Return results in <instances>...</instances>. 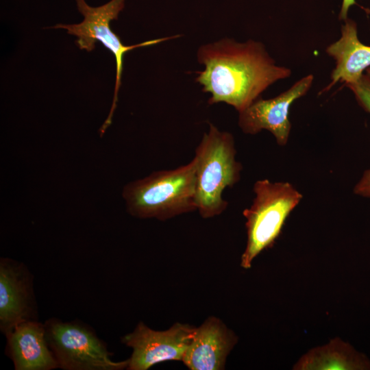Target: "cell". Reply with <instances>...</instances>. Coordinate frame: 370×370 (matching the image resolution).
Instances as JSON below:
<instances>
[{
	"label": "cell",
	"instance_id": "8",
	"mask_svg": "<svg viewBox=\"0 0 370 370\" xmlns=\"http://www.w3.org/2000/svg\"><path fill=\"white\" fill-rule=\"evenodd\" d=\"M313 81L314 76L309 74L273 98L259 97L238 112V126L247 134L254 135L263 130H267L274 136L279 145H286L291 130L288 119L290 108L295 101L309 91Z\"/></svg>",
	"mask_w": 370,
	"mask_h": 370
},
{
	"label": "cell",
	"instance_id": "17",
	"mask_svg": "<svg viewBox=\"0 0 370 370\" xmlns=\"http://www.w3.org/2000/svg\"><path fill=\"white\" fill-rule=\"evenodd\" d=\"M366 72H367V75L370 77V67L367 69Z\"/></svg>",
	"mask_w": 370,
	"mask_h": 370
},
{
	"label": "cell",
	"instance_id": "7",
	"mask_svg": "<svg viewBox=\"0 0 370 370\" xmlns=\"http://www.w3.org/2000/svg\"><path fill=\"white\" fill-rule=\"evenodd\" d=\"M195 329L188 324L175 323L166 330L156 331L140 322L132 332L122 338L133 351L127 369L147 370L165 361L182 362Z\"/></svg>",
	"mask_w": 370,
	"mask_h": 370
},
{
	"label": "cell",
	"instance_id": "5",
	"mask_svg": "<svg viewBox=\"0 0 370 370\" xmlns=\"http://www.w3.org/2000/svg\"><path fill=\"white\" fill-rule=\"evenodd\" d=\"M79 11L84 16L82 22L78 24H58L53 28L67 30L68 34L77 36L76 43L80 49L92 51L97 42H100L114 56L116 61V79L112 107L108 118L99 130L102 136L112 123V119L118 101V93L121 86L123 63L125 54L138 47L156 45L167 40L179 37V35L151 40L133 45H124L119 37L110 27V23L118 18L119 12L123 9L125 0H111L99 7L89 6L84 0H76Z\"/></svg>",
	"mask_w": 370,
	"mask_h": 370
},
{
	"label": "cell",
	"instance_id": "2",
	"mask_svg": "<svg viewBox=\"0 0 370 370\" xmlns=\"http://www.w3.org/2000/svg\"><path fill=\"white\" fill-rule=\"evenodd\" d=\"M123 197L130 214L164 221L197 210L195 158L174 169L156 171L126 185Z\"/></svg>",
	"mask_w": 370,
	"mask_h": 370
},
{
	"label": "cell",
	"instance_id": "16",
	"mask_svg": "<svg viewBox=\"0 0 370 370\" xmlns=\"http://www.w3.org/2000/svg\"><path fill=\"white\" fill-rule=\"evenodd\" d=\"M356 3V0H343L341 10L338 14L340 21H345L347 18V14L351 6Z\"/></svg>",
	"mask_w": 370,
	"mask_h": 370
},
{
	"label": "cell",
	"instance_id": "1",
	"mask_svg": "<svg viewBox=\"0 0 370 370\" xmlns=\"http://www.w3.org/2000/svg\"><path fill=\"white\" fill-rule=\"evenodd\" d=\"M198 62L204 70L195 81L211 94L210 104L224 102L238 112L249 106L275 82L289 77L291 70L278 65L258 41L238 42L230 38L202 45Z\"/></svg>",
	"mask_w": 370,
	"mask_h": 370
},
{
	"label": "cell",
	"instance_id": "10",
	"mask_svg": "<svg viewBox=\"0 0 370 370\" xmlns=\"http://www.w3.org/2000/svg\"><path fill=\"white\" fill-rule=\"evenodd\" d=\"M29 275L23 265L8 259L0 262V328L8 335L18 324L32 318Z\"/></svg>",
	"mask_w": 370,
	"mask_h": 370
},
{
	"label": "cell",
	"instance_id": "12",
	"mask_svg": "<svg viewBox=\"0 0 370 370\" xmlns=\"http://www.w3.org/2000/svg\"><path fill=\"white\" fill-rule=\"evenodd\" d=\"M344 22L341 38L325 50L336 62L327 90L338 82L345 83V86L357 82L363 71L370 67V46L358 39L355 21L347 18Z\"/></svg>",
	"mask_w": 370,
	"mask_h": 370
},
{
	"label": "cell",
	"instance_id": "3",
	"mask_svg": "<svg viewBox=\"0 0 370 370\" xmlns=\"http://www.w3.org/2000/svg\"><path fill=\"white\" fill-rule=\"evenodd\" d=\"M234 136L210 124L195 149L196 201L200 216L212 218L223 212L228 202L223 198L227 187L241 178V164L236 159Z\"/></svg>",
	"mask_w": 370,
	"mask_h": 370
},
{
	"label": "cell",
	"instance_id": "9",
	"mask_svg": "<svg viewBox=\"0 0 370 370\" xmlns=\"http://www.w3.org/2000/svg\"><path fill=\"white\" fill-rule=\"evenodd\" d=\"M238 338L219 318L210 317L195 328L182 362L190 370L224 369Z\"/></svg>",
	"mask_w": 370,
	"mask_h": 370
},
{
	"label": "cell",
	"instance_id": "6",
	"mask_svg": "<svg viewBox=\"0 0 370 370\" xmlns=\"http://www.w3.org/2000/svg\"><path fill=\"white\" fill-rule=\"evenodd\" d=\"M49 346L58 367L66 370H120L128 360L110 358L106 346L89 328L74 322L51 319L45 324Z\"/></svg>",
	"mask_w": 370,
	"mask_h": 370
},
{
	"label": "cell",
	"instance_id": "15",
	"mask_svg": "<svg viewBox=\"0 0 370 370\" xmlns=\"http://www.w3.org/2000/svg\"><path fill=\"white\" fill-rule=\"evenodd\" d=\"M354 192L358 195L370 197V169L364 172L361 179L356 184Z\"/></svg>",
	"mask_w": 370,
	"mask_h": 370
},
{
	"label": "cell",
	"instance_id": "14",
	"mask_svg": "<svg viewBox=\"0 0 370 370\" xmlns=\"http://www.w3.org/2000/svg\"><path fill=\"white\" fill-rule=\"evenodd\" d=\"M346 86L352 91L358 104L370 114V77L363 74L357 82Z\"/></svg>",
	"mask_w": 370,
	"mask_h": 370
},
{
	"label": "cell",
	"instance_id": "4",
	"mask_svg": "<svg viewBox=\"0 0 370 370\" xmlns=\"http://www.w3.org/2000/svg\"><path fill=\"white\" fill-rule=\"evenodd\" d=\"M255 197L245 209L247 245L241 266L249 269L262 251L271 247L280 236L286 219L303 196L291 183L260 180L253 188Z\"/></svg>",
	"mask_w": 370,
	"mask_h": 370
},
{
	"label": "cell",
	"instance_id": "11",
	"mask_svg": "<svg viewBox=\"0 0 370 370\" xmlns=\"http://www.w3.org/2000/svg\"><path fill=\"white\" fill-rule=\"evenodd\" d=\"M7 352L16 370H50L58 368L46 336L45 325L23 321L6 335Z\"/></svg>",
	"mask_w": 370,
	"mask_h": 370
},
{
	"label": "cell",
	"instance_id": "13",
	"mask_svg": "<svg viewBox=\"0 0 370 370\" xmlns=\"http://www.w3.org/2000/svg\"><path fill=\"white\" fill-rule=\"evenodd\" d=\"M295 370L370 369L368 358L349 344L336 338L329 343L313 348L294 365Z\"/></svg>",
	"mask_w": 370,
	"mask_h": 370
}]
</instances>
